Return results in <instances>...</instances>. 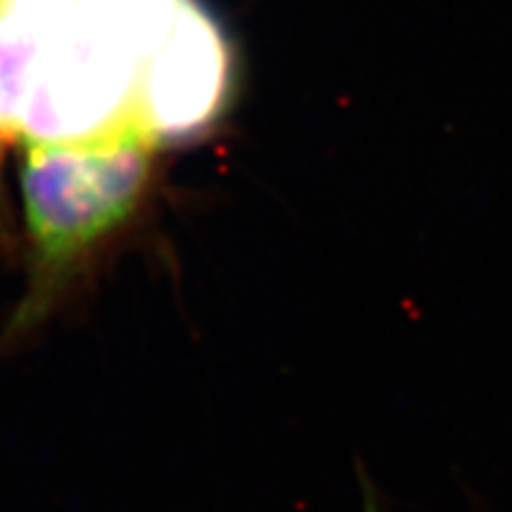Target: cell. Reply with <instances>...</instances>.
Listing matches in <instances>:
<instances>
[{
  "mask_svg": "<svg viewBox=\"0 0 512 512\" xmlns=\"http://www.w3.org/2000/svg\"><path fill=\"white\" fill-rule=\"evenodd\" d=\"M76 8V0H0V17L10 15L53 31Z\"/></svg>",
  "mask_w": 512,
  "mask_h": 512,
  "instance_id": "5",
  "label": "cell"
},
{
  "mask_svg": "<svg viewBox=\"0 0 512 512\" xmlns=\"http://www.w3.org/2000/svg\"><path fill=\"white\" fill-rule=\"evenodd\" d=\"M230 48L195 0H176L138 86V119L155 143L185 140L221 117L230 95Z\"/></svg>",
  "mask_w": 512,
  "mask_h": 512,
  "instance_id": "3",
  "label": "cell"
},
{
  "mask_svg": "<svg viewBox=\"0 0 512 512\" xmlns=\"http://www.w3.org/2000/svg\"><path fill=\"white\" fill-rule=\"evenodd\" d=\"M48 31L27 19L0 17V152L22 136L36 62Z\"/></svg>",
  "mask_w": 512,
  "mask_h": 512,
  "instance_id": "4",
  "label": "cell"
},
{
  "mask_svg": "<svg viewBox=\"0 0 512 512\" xmlns=\"http://www.w3.org/2000/svg\"><path fill=\"white\" fill-rule=\"evenodd\" d=\"M157 143L143 126L74 143H29L22 204L29 285L12 335L41 323L145 200Z\"/></svg>",
  "mask_w": 512,
  "mask_h": 512,
  "instance_id": "1",
  "label": "cell"
},
{
  "mask_svg": "<svg viewBox=\"0 0 512 512\" xmlns=\"http://www.w3.org/2000/svg\"><path fill=\"white\" fill-rule=\"evenodd\" d=\"M143 62V48L76 5L43 41L19 140L74 143L143 126Z\"/></svg>",
  "mask_w": 512,
  "mask_h": 512,
  "instance_id": "2",
  "label": "cell"
}]
</instances>
